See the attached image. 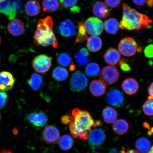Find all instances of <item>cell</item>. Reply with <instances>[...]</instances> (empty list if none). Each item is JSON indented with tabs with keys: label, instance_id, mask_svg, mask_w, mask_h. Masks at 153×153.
<instances>
[{
	"label": "cell",
	"instance_id": "cell-40",
	"mask_svg": "<svg viewBox=\"0 0 153 153\" xmlns=\"http://www.w3.org/2000/svg\"><path fill=\"white\" fill-rule=\"evenodd\" d=\"M105 3L109 7L114 8L119 5L121 0H104Z\"/></svg>",
	"mask_w": 153,
	"mask_h": 153
},
{
	"label": "cell",
	"instance_id": "cell-51",
	"mask_svg": "<svg viewBox=\"0 0 153 153\" xmlns=\"http://www.w3.org/2000/svg\"><path fill=\"white\" fill-rule=\"evenodd\" d=\"M1 113H0V121H1Z\"/></svg>",
	"mask_w": 153,
	"mask_h": 153
},
{
	"label": "cell",
	"instance_id": "cell-39",
	"mask_svg": "<svg viewBox=\"0 0 153 153\" xmlns=\"http://www.w3.org/2000/svg\"><path fill=\"white\" fill-rule=\"evenodd\" d=\"M144 53L145 57L148 58H153V45L147 46L144 50Z\"/></svg>",
	"mask_w": 153,
	"mask_h": 153
},
{
	"label": "cell",
	"instance_id": "cell-22",
	"mask_svg": "<svg viewBox=\"0 0 153 153\" xmlns=\"http://www.w3.org/2000/svg\"><path fill=\"white\" fill-rule=\"evenodd\" d=\"M102 116L105 123L108 124H112L117 119V112L112 107L106 106L103 110Z\"/></svg>",
	"mask_w": 153,
	"mask_h": 153
},
{
	"label": "cell",
	"instance_id": "cell-46",
	"mask_svg": "<svg viewBox=\"0 0 153 153\" xmlns=\"http://www.w3.org/2000/svg\"><path fill=\"white\" fill-rule=\"evenodd\" d=\"M147 5L149 7H152L153 6V0H147Z\"/></svg>",
	"mask_w": 153,
	"mask_h": 153
},
{
	"label": "cell",
	"instance_id": "cell-48",
	"mask_svg": "<svg viewBox=\"0 0 153 153\" xmlns=\"http://www.w3.org/2000/svg\"><path fill=\"white\" fill-rule=\"evenodd\" d=\"M75 69V66L74 64H72L70 65V71H73Z\"/></svg>",
	"mask_w": 153,
	"mask_h": 153
},
{
	"label": "cell",
	"instance_id": "cell-8",
	"mask_svg": "<svg viewBox=\"0 0 153 153\" xmlns=\"http://www.w3.org/2000/svg\"><path fill=\"white\" fill-rule=\"evenodd\" d=\"M119 77L118 69L113 66L108 65L104 67L100 72L99 78L105 85H112L117 81Z\"/></svg>",
	"mask_w": 153,
	"mask_h": 153
},
{
	"label": "cell",
	"instance_id": "cell-38",
	"mask_svg": "<svg viewBox=\"0 0 153 153\" xmlns=\"http://www.w3.org/2000/svg\"><path fill=\"white\" fill-rule=\"evenodd\" d=\"M8 95L4 92H0V108H2L7 104Z\"/></svg>",
	"mask_w": 153,
	"mask_h": 153
},
{
	"label": "cell",
	"instance_id": "cell-3",
	"mask_svg": "<svg viewBox=\"0 0 153 153\" xmlns=\"http://www.w3.org/2000/svg\"><path fill=\"white\" fill-rule=\"evenodd\" d=\"M34 43L39 46L47 47L52 46L58 47V42L52 29L47 28H37L33 36Z\"/></svg>",
	"mask_w": 153,
	"mask_h": 153
},
{
	"label": "cell",
	"instance_id": "cell-45",
	"mask_svg": "<svg viewBox=\"0 0 153 153\" xmlns=\"http://www.w3.org/2000/svg\"><path fill=\"white\" fill-rule=\"evenodd\" d=\"M0 153H13L12 151L7 149H3L0 151Z\"/></svg>",
	"mask_w": 153,
	"mask_h": 153
},
{
	"label": "cell",
	"instance_id": "cell-1",
	"mask_svg": "<svg viewBox=\"0 0 153 153\" xmlns=\"http://www.w3.org/2000/svg\"><path fill=\"white\" fill-rule=\"evenodd\" d=\"M72 114L69 129L74 138L86 140L88 137V132L91 131L92 128L101 124L100 120L95 121L90 114L87 111L74 108L72 111Z\"/></svg>",
	"mask_w": 153,
	"mask_h": 153
},
{
	"label": "cell",
	"instance_id": "cell-42",
	"mask_svg": "<svg viewBox=\"0 0 153 153\" xmlns=\"http://www.w3.org/2000/svg\"><path fill=\"white\" fill-rule=\"evenodd\" d=\"M72 117L68 116V115H65L61 117V121L62 124L64 125H68L71 121Z\"/></svg>",
	"mask_w": 153,
	"mask_h": 153
},
{
	"label": "cell",
	"instance_id": "cell-9",
	"mask_svg": "<svg viewBox=\"0 0 153 153\" xmlns=\"http://www.w3.org/2000/svg\"><path fill=\"white\" fill-rule=\"evenodd\" d=\"M85 26L87 33L92 36H99L104 29V24L100 19L91 17L85 22Z\"/></svg>",
	"mask_w": 153,
	"mask_h": 153
},
{
	"label": "cell",
	"instance_id": "cell-15",
	"mask_svg": "<svg viewBox=\"0 0 153 153\" xmlns=\"http://www.w3.org/2000/svg\"><path fill=\"white\" fill-rule=\"evenodd\" d=\"M15 81L13 74L9 72H0V91H5L10 90L14 87Z\"/></svg>",
	"mask_w": 153,
	"mask_h": 153
},
{
	"label": "cell",
	"instance_id": "cell-20",
	"mask_svg": "<svg viewBox=\"0 0 153 153\" xmlns=\"http://www.w3.org/2000/svg\"><path fill=\"white\" fill-rule=\"evenodd\" d=\"M89 89L94 96L100 97L104 94L106 87V85L100 79L95 80L91 82Z\"/></svg>",
	"mask_w": 153,
	"mask_h": 153
},
{
	"label": "cell",
	"instance_id": "cell-6",
	"mask_svg": "<svg viewBox=\"0 0 153 153\" xmlns=\"http://www.w3.org/2000/svg\"><path fill=\"white\" fill-rule=\"evenodd\" d=\"M52 65V59L45 54L36 56L32 62L34 70L38 73L45 74L49 71Z\"/></svg>",
	"mask_w": 153,
	"mask_h": 153
},
{
	"label": "cell",
	"instance_id": "cell-37",
	"mask_svg": "<svg viewBox=\"0 0 153 153\" xmlns=\"http://www.w3.org/2000/svg\"><path fill=\"white\" fill-rule=\"evenodd\" d=\"M62 6L68 8L74 7L77 4L78 0H59Z\"/></svg>",
	"mask_w": 153,
	"mask_h": 153
},
{
	"label": "cell",
	"instance_id": "cell-30",
	"mask_svg": "<svg viewBox=\"0 0 153 153\" xmlns=\"http://www.w3.org/2000/svg\"><path fill=\"white\" fill-rule=\"evenodd\" d=\"M151 145L150 141L144 137L137 140L135 143L136 148L141 153L148 152L150 150Z\"/></svg>",
	"mask_w": 153,
	"mask_h": 153
},
{
	"label": "cell",
	"instance_id": "cell-36",
	"mask_svg": "<svg viewBox=\"0 0 153 153\" xmlns=\"http://www.w3.org/2000/svg\"><path fill=\"white\" fill-rule=\"evenodd\" d=\"M143 111L148 116H153V99H149L145 101L142 106Z\"/></svg>",
	"mask_w": 153,
	"mask_h": 153
},
{
	"label": "cell",
	"instance_id": "cell-29",
	"mask_svg": "<svg viewBox=\"0 0 153 153\" xmlns=\"http://www.w3.org/2000/svg\"><path fill=\"white\" fill-rule=\"evenodd\" d=\"M74 140L71 136L68 135H63L59 140V145L63 150L68 151L72 148Z\"/></svg>",
	"mask_w": 153,
	"mask_h": 153
},
{
	"label": "cell",
	"instance_id": "cell-47",
	"mask_svg": "<svg viewBox=\"0 0 153 153\" xmlns=\"http://www.w3.org/2000/svg\"><path fill=\"white\" fill-rule=\"evenodd\" d=\"M122 153H139L138 152H137V151L133 150V149H131V150H129V151H127L126 152H122Z\"/></svg>",
	"mask_w": 153,
	"mask_h": 153
},
{
	"label": "cell",
	"instance_id": "cell-14",
	"mask_svg": "<svg viewBox=\"0 0 153 153\" xmlns=\"http://www.w3.org/2000/svg\"><path fill=\"white\" fill-rule=\"evenodd\" d=\"M76 28L75 24L72 21L66 20L61 23L58 30L59 33L63 37H70L75 35Z\"/></svg>",
	"mask_w": 153,
	"mask_h": 153
},
{
	"label": "cell",
	"instance_id": "cell-55",
	"mask_svg": "<svg viewBox=\"0 0 153 153\" xmlns=\"http://www.w3.org/2000/svg\"><path fill=\"white\" fill-rule=\"evenodd\" d=\"M0 60H1V57H0Z\"/></svg>",
	"mask_w": 153,
	"mask_h": 153
},
{
	"label": "cell",
	"instance_id": "cell-41",
	"mask_svg": "<svg viewBox=\"0 0 153 153\" xmlns=\"http://www.w3.org/2000/svg\"><path fill=\"white\" fill-rule=\"evenodd\" d=\"M120 68L124 72H128L131 71V68L129 65L126 62L120 65Z\"/></svg>",
	"mask_w": 153,
	"mask_h": 153
},
{
	"label": "cell",
	"instance_id": "cell-43",
	"mask_svg": "<svg viewBox=\"0 0 153 153\" xmlns=\"http://www.w3.org/2000/svg\"><path fill=\"white\" fill-rule=\"evenodd\" d=\"M148 91L149 95L148 99H153V82L149 85Z\"/></svg>",
	"mask_w": 153,
	"mask_h": 153
},
{
	"label": "cell",
	"instance_id": "cell-5",
	"mask_svg": "<svg viewBox=\"0 0 153 153\" xmlns=\"http://www.w3.org/2000/svg\"><path fill=\"white\" fill-rule=\"evenodd\" d=\"M138 45L134 39L131 37H126L120 40L118 45V50L120 54L126 57L134 55L138 49Z\"/></svg>",
	"mask_w": 153,
	"mask_h": 153
},
{
	"label": "cell",
	"instance_id": "cell-53",
	"mask_svg": "<svg viewBox=\"0 0 153 153\" xmlns=\"http://www.w3.org/2000/svg\"><path fill=\"white\" fill-rule=\"evenodd\" d=\"M4 1V0H0V1Z\"/></svg>",
	"mask_w": 153,
	"mask_h": 153
},
{
	"label": "cell",
	"instance_id": "cell-18",
	"mask_svg": "<svg viewBox=\"0 0 153 153\" xmlns=\"http://www.w3.org/2000/svg\"><path fill=\"white\" fill-rule=\"evenodd\" d=\"M94 14L98 18L104 19L108 18L110 14V10L106 4L102 1H97L93 7Z\"/></svg>",
	"mask_w": 153,
	"mask_h": 153
},
{
	"label": "cell",
	"instance_id": "cell-19",
	"mask_svg": "<svg viewBox=\"0 0 153 153\" xmlns=\"http://www.w3.org/2000/svg\"><path fill=\"white\" fill-rule=\"evenodd\" d=\"M24 23L19 19H14L11 21L7 26V30L10 33L14 36H20L25 31Z\"/></svg>",
	"mask_w": 153,
	"mask_h": 153
},
{
	"label": "cell",
	"instance_id": "cell-49",
	"mask_svg": "<svg viewBox=\"0 0 153 153\" xmlns=\"http://www.w3.org/2000/svg\"><path fill=\"white\" fill-rule=\"evenodd\" d=\"M149 134L150 135H152L153 134V127L151 129L150 132L149 133Z\"/></svg>",
	"mask_w": 153,
	"mask_h": 153
},
{
	"label": "cell",
	"instance_id": "cell-7",
	"mask_svg": "<svg viewBox=\"0 0 153 153\" xmlns=\"http://www.w3.org/2000/svg\"><path fill=\"white\" fill-rule=\"evenodd\" d=\"M88 79L83 72L79 71H76L72 74L69 84L70 88L74 92L83 91L87 87Z\"/></svg>",
	"mask_w": 153,
	"mask_h": 153
},
{
	"label": "cell",
	"instance_id": "cell-21",
	"mask_svg": "<svg viewBox=\"0 0 153 153\" xmlns=\"http://www.w3.org/2000/svg\"><path fill=\"white\" fill-rule=\"evenodd\" d=\"M102 46L101 38L97 36H91L87 39L86 47L91 52L96 53L100 50Z\"/></svg>",
	"mask_w": 153,
	"mask_h": 153
},
{
	"label": "cell",
	"instance_id": "cell-34",
	"mask_svg": "<svg viewBox=\"0 0 153 153\" xmlns=\"http://www.w3.org/2000/svg\"><path fill=\"white\" fill-rule=\"evenodd\" d=\"M53 26L52 18L47 16L45 18L40 19L38 21L37 28H47L52 29Z\"/></svg>",
	"mask_w": 153,
	"mask_h": 153
},
{
	"label": "cell",
	"instance_id": "cell-4",
	"mask_svg": "<svg viewBox=\"0 0 153 153\" xmlns=\"http://www.w3.org/2000/svg\"><path fill=\"white\" fill-rule=\"evenodd\" d=\"M20 0H4L0 1V13L4 14L10 20L15 19L17 13L22 11Z\"/></svg>",
	"mask_w": 153,
	"mask_h": 153
},
{
	"label": "cell",
	"instance_id": "cell-11",
	"mask_svg": "<svg viewBox=\"0 0 153 153\" xmlns=\"http://www.w3.org/2000/svg\"><path fill=\"white\" fill-rule=\"evenodd\" d=\"M26 119L31 125L37 128L43 127L47 123L48 117L43 111L30 113L26 116Z\"/></svg>",
	"mask_w": 153,
	"mask_h": 153
},
{
	"label": "cell",
	"instance_id": "cell-32",
	"mask_svg": "<svg viewBox=\"0 0 153 153\" xmlns=\"http://www.w3.org/2000/svg\"><path fill=\"white\" fill-rule=\"evenodd\" d=\"M100 69L98 64L94 62L90 63L86 67L85 72L87 75L91 78L97 77L100 74Z\"/></svg>",
	"mask_w": 153,
	"mask_h": 153
},
{
	"label": "cell",
	"instance_id": "cell-23",
	"mask_svg": "<svg viewBox=\"0 0 153 153\" xmlns=\"http://www.w3.org/2000/svg\"><path fill=\"white\" fill-rule=\"evenodd\" d=\"M25 11L29 16H37L41 12V6L39 2L36 0H30L26 3Z\"/></svg>",
	"mask_w": 153,
	"mask_h": 153
},
{
	"label": "cell",
	"instance_id": "cell-13",
	"mask_svg": "<svg viewBox=\"0 0 153 153\" xmlns=\"http://www.w3.org/2000/svg\"><path fill=\"white\" fill-rule=\"evenodd\" d=\"M42 137L46 143L51 144H55L60 139V134L55 126H47L43 130Z\"/></svg>",
	"mask_w": 153,
	"mask_h": 153
},
{
	"label": "cell",
	"instance_id": "cell-50",
	"mask_svg": "<svg viewBox=\"0 0 153 153\" xmlns=\"http://www.w3.org/2000/svg\"><path fill=\"white\" fill-rule=\"evenodd\" d=\"M147 153H153V145L152 148H151L150 150Z\"/></svg>",
	"mask_w": 153,
	"mask_h": 153
},
{
	"label": "cell",
	"instance_id": "cell-17",
	"mask_svg": "<svg viewBox=\"0 0 153 153\" xmlns=\"http://www.w3.org/2000/svg\"><path fill=\"white\" fill-rule=\"evenodd\" d=\"M103 58L107 64L110 65H116L119 62L121 55L119 51L113 48H110L103 55Z\"/></svg>",
	"mask_w": 153,
	"mask_h": 153
},
{
	"label": "cell",
	"instance_id": "cell-2",
	"mask_svg": "<svg viewBox=\"0 0 153 153\" xmlns=\"http://www.w3.org/2000/svg\"><path fill=\"white\" fill-rule=\"evenodd\" d=\"M152 22L146 15L138 12L127 4H123V16L119 23L121 29L138 31L148 27Z\"/></svg>",
	"mask_w": 153,
	"mask_h": 153
},
{
	"label": "cell",
	"instance_id": "cell-35",
	"mask_svg": "<svg viewBox=\"0 0 153 153\" xmlns=\"http://www.w3.org/2000/svg\"><path fill=\"white\" fill-rule=\"evenodd\" d=\"M76 62L80 66H84L88 64L91 60L90 56H86L78 51L75 55Z\"/></svg>",
	"mask_w": 153,
	"mask_h": 153
},
{
	"label": "cell",
	"instance_id": "cell-10",
	"mask_svg": "<svg viewBox=\"0 0 153 153\" xmlns=\"http://www.w3.org/2000/svg\"><path fill=\"white\" fill-rule=\"evenodd\" d=\"M106 138V135L102 129L97 128L91 130L89 133L88 139L92 149L98 148L102 145Z\"/></svg>",
	"mask_w": 153,
	"mask_h": 153
},
{
	"label": "cell",
	"instance_id": "cell-27",
	"mask_svg": "<svg viewBox=\"0 0 153 153\" xmlns=\"http://www.w3.org/2000/svg\"><path fill=\"white\" fill-rule=\"evenodd\" d=\"M53 77L57 81H63L66 80L68 76V72L66 69L61 66H57L53 70Z\"/></svg>",
	"mask_w": 153,
	"mask_h": 153
},
{
	"label": "cell",
	"instance_id": "cell-28",
	"mask_svg": "<svg viewBox=\"0 0 153 153\" xmlns=\"http://www.w3.org/2000/svg\"><path fill=\"white\" fill-rule=\"evenodd\" d=\"M78 32L76 39L75 44L83 42L85 40H87L88 37L85 26V22L83 20L81 22H78Z\"/></svg>",
	"mask_w": 153,
	"mask_h": 153
},
{
	"label": "cell",
	"instance_id": "cell-24",
	"mask_svg": "<svg viewBox=\"0 0 153 153\" xmlns=\"http://www.w3.org/2000/svg\"><path fill=\"white\" fill-rule=\"evenodd\" d=\"M129 128V124L127 121L121 119L116 120L114 122L112 126V129L114 132L120 135H124L127 133Z\"/></svg>",
	"mask_w": 153,
	"mask_h": 153
},
{
	"label": "cell",
	"instance_id": "cell-25",
	"mask_svg": "<svg viewBox=\"0 0 153 153\" xmlns=\"http://www.w3.org/2000/svg\"><path fill=\"white\" fill-rule=\"evenodd\" d=\"M105 31L108 34H116L119 30V23L116 19L110 18L105 21L104 24Z\"/></svg>",
	"mask_w": 153,
	"mask_h": 153
},
{
	"label": "cell",
	"instance_id": "cell-26",
	"mask_svg": "<svg viewBox=\"0 0 153 153\" xmlns=\"http://www.w3.org/2000/svg\"><path fill=\"white\" fill-rule=\"evenodd\" d=\"M43 76L38 74L33 73L28 80L27 83L30 87L34 91H37L43 85Z\"/></svg>",
	"mask_w": 153,
	"mask_h": 153
},
{
	"label": "cell",
	"instance_id": "cell-12",
	"mask_svg": "<svg viewBox=\"0 0 153 153\" xmlns=\"http://www.w3.org/2000/svg\"><path fill=\"white\" fill-rule=\"evenodd\" d=\"M106 99L109 104L116 108H121L125 102L123 94L116 89L110 90L107 94Z\"/></svg>",
	"mask_w": 153,
	"mask_h": 153
},
{
	"label": "cell",
	"instance_id": "cell-44",
	"mask_svg": "<svg viewBox=\"0 0 153 153\" xmlns=\"http://www.w3.org/2000/svg\"><path fill=\"white\" fill-rule=\"evenodd\" d=\"M147 0H133V3L139 6H142L146 3Z\"/></svg>",
	"mask_w": 153,
	"mask_h": 153
},
{
	"label": "cell",
	"instance_id": "cell-31",
	"mask_svg": "<svg viewBox=\"0 0 153 153\" xmlns=\"http://www.w3.org/2000/svg\"><path fill=\"white\" fill-rule=\"evenodd\" d=\"M42 6L44 11L49 13L55 12L59 8V2L58 0H43Z\"/></svg>",
	"mask_w": 153,
	"mask_h": 153
},
{
	"label": "cell",
	"instance_id": "cell-54",
	"mask_svg": "<svg viewBox=\"0 0 153 153\" xmlns=\"http://www.w3.org/2000/svg\"><path fill=\"white\" fill-rule=\"evenodd\" d=\"M95 153H99V152H95Z\"/></svg>",
	"mask_w": 153,
	"mask_h": 153
},
{
	"label": "cell",
	"instance_id": "cell-33",
	"mask_svg": "<svg viewBox=\"0 0 153 153\" xmlns=\"http://www.w3.org/2000/svg\"><path fill=\"white\" fill-rule=\"evenodd\" d=\"M57 63L60 65L68 67L72 64V59L69 55L66 53H60L57 57Z\"/></svg>",
	"mask_w": 153,
	"mask_h": 153
},
{
	"label": "cell",
	"instance_id": "cell-16",
	"mask_svg": "<svg viewBox=\"0 0 153 153\" xmlns=\"http://www.w3.org/2000/svg\"><path fill=\"white\" fill-rule=\"evenodd\" d=\"M122 88L126 94L132 95L135 94L138 91L139 84L135 79L128 78L124 80L122 83Z\"/></svg>",
	"mask_w": 153,
	"mask_h": 153
},
{
	"label": "cell",
	"instance_id": "cell-52",
	"mask_svg": "<svg viewBox=\"0 0 153 153\" xmlns=\"http://www.w3.org/2000/svg\"><path fill=\"white\" fill-rule=\"evenodd\" d=\"M1 43V37H0V43Z\"/></svg>",
	"mask_w": 153,
	"mask_h": 153
}]
</instances>
